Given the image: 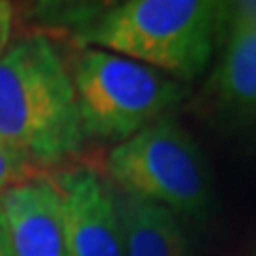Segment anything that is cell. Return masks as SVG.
<instances>
[{
    "label": "cell",
    "mask_w": 256,
    "mask_h": 256,
    "mask_svg": "<svg viewBox=\"0 0 256 256\" xmlns=\"http://www.w3.org/2000/svg\"><path fill=\"white\" fill-rule=\"evenodd\" d=\"M0 256H9V250H6V244H4L2 228H0Z\"/></svg>",
    "instance_id": "obj_12"
},
{
    "label": "cell",
    "mask_w": 256,
    "mask_h": 256,
    "mask_svg": "<svg viewBox=\"0 0 256 256\" xmlns=\"http://www.w3.org/2000/svg\"><path fill=\"white\" fill-rule=\"evenodd\" d=\"M84 47L143 62L190 82L212 62L226 4L214 0H124L109 4L52 6Z\"/></svg>",
    "instance_id": "obj_1"
},
{
    "label": "cell",
    "mask_w": 256,
    "mask_h": 256,
    "mask_svg": "<svg viewBox=\"0 0 256 256\" xmlns=\"http://www.w3.org/2000/svg\"><path fill=\"white\" fill-rule=\"evenodd\" d=\"M41 178V171L30 164L22 154L0 141V194L13 186Z\"/></svg>",
    "instance_id": "obj_9"
},
{
    "label": "cell",
    "mask_w": 256,
    "mask_h": 256,
    "mask_svg": "<svg viewBox=\"0 0 256 256\" xmlns=\"http://www.w3.org/2000/svg\"><path fill=\"white\" fill-rule=\"evenodd\" d=\"M68 73L86 139L122 143L190 94L186 82L96 47H82Z\"/></svg>",
    "instance_id": "obj_3"
},
{
    "label": "cell",
    "mask_w": 256,
    "mask_h": 256,
    "mask_svg": "<svg viewBox=\"0 0 256 256\" xmlns=\"http://www.w3.org/2000/svg\"><path fill=\"white\" fill-rule=\"evenodd\" d=\"M218 43L220 54L201 100L207 114L248 122L256 118V9L226 4Z\"/></svg>",
    "instance_id": "obj_6"
},
{
    "label": "cell",
    "mask_w": 256,
    "mask_h": 256,
    "mask_svg": "<svg viewBox=\"0 0 256 256\" xmlns=\"http://www.w3.org/2000/svg\"><path fill=\"white\" fill-rule=\"evenodd\" d=\"M9 34H11L9 28H0V54H2V50L6 47V43H9Z\"/></svg>",
    "instance_id": "obj_11"
},
{
    "label": "cell",
    "mask_w": 256,
    "mask_h": 256,
    "mask_svg": "<svg viewBox=\"0 0 256 256\" xmlns=\"http://www.w3.org/2000/svg\"><path fill=\"white\" fill-rule=\"evenodd\" d=\"M0 141L38 171L84 146L68 64L50 36H20L0 54Z\"/></svg>",
    "instance_id": "obj_2"
},
{
    "label": "cell",
    "mask_w": 256,
    "mask_h": 256,
    "mask_svg": "<svg viewBox=\"0 0 256 256\" xmlns=\"http://www.w3.org/2000/svg\"><path fill=\"white\" fill-rule=\"evenodd\" d=\"M111 186L162 205L184 220H203L212 203L207 160L173 114L162 116L109 152Z\"/></svg>",
    "instance_id": "obj_4"
},
{
    "label": "cell",
    "mask_w": 256,
    "mask_h": 256,
    "mask_svg": "<svg viewBox=\"0 0 256 256\" xmlns=\"http://www.w3.org/2000/svg\"><path fill=\"white\" fill-rule=\"evenodd\" d=\"M0 228L9 256H70L45 175L0 194Z\"/></svg>",
    "instance_id": "obj_7"
},
{
    "label": "cell",
    "mask_w": 256,
    "mask_h": 256,
    "mask_svg": "<svg viewBox=\"0 0 256 256\" xmlns=\"http://www.w3.org/2000/svg\"><path fill=\"white\" fill-rule=\"evenodd\" d=\"M114 192L126 256H192L180 216L146 198Z\"/></svg>",
    "instance_id": "obj_8"
},
{
    "label": "cell",
    "mask_w": 256,
    "mask_h": 256,
    "mask_svg": "<svg viewBox=\"0 0 256 256\" xmlns=\"http://www.w3.org/2000/svg\"><path fill=\"white\" fill-rule=\"evenodd\" d=\"M13 15H15L13 4L11 2H4V0H0V28H9L11 30Z\"/></svg>",
    "instance_id": "obj_10"
},
{
    "label": "cell",
    "mask_w": 256,
    "mask_h": 256,
    "mask_svg": "<svg viewBox=\"0 0 256 256\" xmlns=\"http://www.w3.org/2000/svg\"><path fill=\"white\" fill-rule=\"evenodd\" d=\"M70 256H126L116 192L94 166H68L47 178Z\"/></svg>",
    "instance_id": "obj_5"
}]
</instances>
